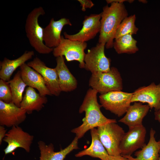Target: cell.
<instances>
[{"mask_svg": "<svg viewBox=\"0 0 160 160\" xmlns=\"http://www.w3.org/2000/svg\"><path fill=\"white\" fill-rule=\"evenodd\" d=\"M20 71L22 78L27 86L36 89L41 95H52L42 76L27 64L22 65Z\"/></svg>", "mask_w": 160, "mask_h": 160, "instance_id": "obj_16", "label": "cell"}, {"mask_svg": "<svg viewBox=\"0 0 160 160\" xmlns=\"http://www.w3.org/2000/svg\"><path fill=\"white\" fill-rule=\"evenodd\" d=\"M116 123H108L97 129L100 139L108 154L114 156L121 155L120 144L125 133Z\"/></svg>", "mask_w": 160, "mask_h": 160, "instance_id": "obj_5", "label": "cell"}, {"mask_svg": "<svg viewBox=\"0 0 160 160\" xmlns=\"http://www.w3.org/2000/svg\"><path fill=\"white\" fill-rule=\"evenodd\" d=\"M25 92L20 107L25 110L28 114L34 111H39L47 102L46 96L37 93L33 88L28 87Z\"/></svg>", "mask_w": 160, "mask_h": 160, "instance_id": "obj_22", "label": "cell"}, {"mask_svg": "<svg viewBox=\"0 0 160 160\" xmlns=\"http://www.w3.org/2000/svg\"><path fill=\"white\" fill-rule=\"evenodd\" d=\"M137 41L130 34L123 36L115 39L113 47L118 54H132L138 51Z\"/></svg>", "mask_w": 160, "mask_h": 160, "instance_id": "obj_24", "label": "cell"}, {"mask_svg": "<svg viewBox=\"0 0 160 160\" xmlns=\"http://www.w3.org/2000/svg\"><path fill=\"white\" fill-rule=\"evenodd\" d=\"M89 86L100 95L113 91H121L122 79L118 69L111 67L108 71L92 73Z\"/></svg>", "mask_w": 160, "mask_h": 160, "instance_id": "obj_4", "label": "cell"}, {"mask_svg": "<svg viewBox=\"0 0 160 160\" xmlns=\"http://www.w3.org/2000/svg\"><path fill=\"white\" fill-rule=\"evenodd\" d=\"M7 82L12 91V103L20 107L23 98V94L27 86L22 78L20 71H18L13 78Z\"/></svg>", "mask_w": 160, "mask_h": 160, "instance_id": "obj_25", "label": "cell"}, {"mask_svg": "<svg viewBox=\"0 0 160 160\" xmlns=\"http://www.w3.org/2000/svg\"><path fill=\"white\" fill-rule=\"evenodd\" d=\"M134 1L133 0H106V2L108 4H110L112 2H115L119 3H122L124 2H128L129 3H131Z\"/></svg>", "mask_w": 160, "mask_h": 160, "instance_id": "obj_30", "label": "cell"}, {"mask_svg": "<svg viewBox=\"0 0 160 160\" xmlns=\"http://www.w3.org/2000/svg\"><path fill=\"white\" fill-rule=\"evenodd\" d=\"M136 19L135 15L127 16L124 18L116 31L115 39L127 34H136L138 29L135 24Z\"/></svg>", "mask_w": 160, "mask_h": 160, "instance_id": "obj_26", "label": "cell"}, {"mask_svg": "<svg viewBox=\"0 0 160 160\" xmlns=\"http://www.w3.org/2000/svg\"><path fill=\"white\" fill-rule=\"evenodd\" d=\"M87 47L86 42L70 40L62 36L60 44L53 49L52 53L56 57L64 56L67 61H78L79 67L84 68V50Z\"/></svg>", "mask_w": 160, "mask_h": 160, "instance_id": "obj_6", "label": "cell"}, {"mask_svg": "<svg viewBox=\"0 0 160 160\" xmlns=\"http://www.w3.org/2000/svg\"><path fill=\"white\" fill-rule=\"evenodd\" d=\"M140 2H141L143 3H146L147 1L146 0H139Z\"/></svg>", "mask_w": 160, "mask_h": 160, "instance_id": "obj_33", "label": "cell"}, {"mask_svg": "<svg viewBox=\"0 0 160 160\" xmlns=\"http://www.w3.org/2000/svg\"><path fill=\"white\" fill-rule=\"evenodd\" d=\"M72 25L69 20L62 18L56 21L52 18L49 24L43 28V39L45 45L47 47L53 49L60 44L62 31L65 25Z\"/></svg>", "mask_w": 160, "mask_h": 160, "instance_id": "obj_15", "label": "cell"}, {"mask_svg": "<svg viewBox=\"0 0 160 160\" xmlns=\"http://www.w3.org/2000/svg\"><path fill=\"white\" fill-rule=\"evenodd\" d=\"M33 136L24 131L18 126H14L7 132L3 141L7 143L4 151L5 155L13 152L18 148L30 152Z\"/></svg>", "mask_w": 160, "mask_h": 160, "instance_id": "obj_10", "label": "cell"}, {"mask_svg": "<svg viewBox=\"0 0 160 160\" xmlns=\"http://www.w3.org/2000/svg\"><path fill=\"white\" fill-rule=\"evenodd\" d=\"M155 131L151 128L150 139L148 144L141 150L136 151L134 158L131 156H123L130 160H158L160 151V141H157L155 137Z\"/></svg>", "mask_w": 160, "mask_h": 160, "instance_id": "obj_20", "label": "cell"}, {"mask_svg": "<svg viewBox=\"0 0 160 160\" xmlns=\"http://www.w3.org/2000/svg\"><path fill=\"white\" fill-rule=\"evenodd\" d=\"M78 139L76 136L68 146L57 152L54 151L52 144L47 145L42 141H39L38 142L40 153L39 160H64L66 156L72 151L79 148Z\"/></svg>", "mask_w": 160, "mask_h": 160, "instance_id": "obj_17", "label": "cell"}, {"mask_svg": "<svg viewBox=\"0 0 160 160\" xmlns=\"http://www.w3.org/2000/svg\"><path fill=\"white\" fill-rule=\"evenodd\" d=\"M158 160H160V151H159V157Z\"/></svg>", "mask_w": 160, "mask_h": 160, "instance_id": "obj_34", "label": "cell"}, {"mask_svg": "<svg viewBox=\"0 0 160 160\" xmlns=\"http://www.w3.org/2000/svg\"><path fill=\"white\" fill-rule=\"evenodd\" d=\"M155 119L160 123V110L154 112Z\"/></svg>", "mask_w": 160, "mask_h": 160, "instance_id": "obj_32", "label": "cell"}, {"mask_svg": "<svg viewBox=\"0 0 160 160\" xmlns=\"http://www.w3.org/2000/svg\"><path fill=\"white\" fill-rule=\"evenodd\" d=\"M34 54L33 51H26L20 56L14 60L4 58L0 63L1 79L7 82L9 81L11 76L16 69L31 59Z\"/></svg>", "mask_w": 160, "mask_h": 160, "instance_id": "obj_23", "label": "cell"}, {"mask_svg": "<svg viewBox=\"0 0 160 160\" xmlns=\"http://www.w3.org/2000/svg\"><path fill=\"white\" fill-rule=\"evenodd\" d=\"M101 14H92L85 16L83 22V27L77 33L73 35L64 32L65 38L73 40L86 42L93 39L100 29Z\"/></svg>", "mask_w": 160, "mask_h": 160, "instance_id": "obj_11", "label": "cell"}, {"mask_svg": "<svg viewBox=\"0 0 160 160\" xmlns=\"http://www.w3.org/2000/svg\"><path fill=\"white\" fill-rule=\"evenodd\" d=\"M146 130L143 125L129 128L125 133L121 142V155L131 156L137 150L142 148L145 143Z\"/></svg>", "mask_w": 160, "mask_h": 160, "instance_id": "obj_9", "label": "cell"}, {"mask_svg": "<svg viewBox=\"0 0 160 160\" xmlns=\"http://www.w3.org/2000/svg\"><path fill=\"white\" fill-rule=\"evenodd\" d=\"M105 44L98 43L88 50L84 57V68L92 73L110 71L111 59L105 55Z\"/></svg>", "mask_w": 160, "mask_h": 160, "instance_id": "obj_8", "label": "cell"}, {"mask_svg": "<svg viewBox=\"0 0 160 160\" xmlns=\"http://www.w3.org/2000/svg\"><path fill=\"white\" fill-rule=\"evenodd\" d=\"M26 111L12 102L6 103L0 100V125L7 127L18 126L26 117Z\"/></svg>", "mask_w": 160, "mask_h": 160, "instance_id": "obj_14", "label": "cell"}, {"mask_svg": "<svg viewBox=\"0 0 160 160\" xmlns=\"http://www.w3.org/2000/svg\"><path fill=\"white\" fill-rule=\"evenodd\" d=\"M97 93L96 91L92 88L88 89L79 108V113H85L82 123L71 130L79 139L82 137L89 130L108 123H116V119L106 118L101 112V105L97 101Z\"/></svg>", "mask_w": 160, "mask_h": 160, "instance_id": "obj_1", "label": "cell"}, {"mask_svg": "<svg viewBox=\"0 0 160 160\" xmlns=\"http://www.w3.org/2000/svg\"><path fill=\"white\" fill-rule=\"evenodd\" d=\"M132 93L131 103H147L151 109L154 108L155 111L160 110V83L156 85L153 82L139 87Z\"/></svg>", "mask_w": 160, "mask_h": 160, "instance_id": "obj_13", "label": "cell"}, {"mask_svg": "<svg viewBox=\"0 0 160 160\" xmlns=\"http://www.w3.org/2000/svg\"><path fill=\"white\" fill-rule=\"evenodd\" d=\"M159 141H160V140H159Z\"/></svg>", "mask_w": 160, "mask_h": 160, "instance_id": "obj_35", "label": "cell"}, {"mask_svg": "<svg viewBox=\"0 0 160 160\" xmlns=\"http://www.w3.org/2000/svg\"><path fill=\"white\" fill-rule=\"evenodd\" d=\"M111 160H130L121 155L119 156H113Z\"/></svg>", "mask_w": 160, "mask_h": 160, "instance_id": "obj_31", "label": "cell"}, {"mask_svg": "<svg viewBox=\"0 0 160 160\" xmlns=\"http://www.w3.org/2000/svg\"><path fill=\"white\" fill-rule=\"evenodd\" d=\"M0 100L6 103L12 102V95L9 83L2 79L0 80Z\"/></svg>", "mask_w": 160, "mask_h": 160, "instance_id": "obj_27", "label": "cell"}, {"mask_svg": "<svg viewBox=\"0 0 160 160\" xmlns=\"http://www.w3.org/2000/svg\"><path fill=\"white\" fill-rule=\"evenodd\" d=\"M132 93L115 91L100 95L99 97L102 107L118 117L126 113L131 105Z\"/></svg>", "mask_w": 160, "mask_h": 160, "instance_id": "obj_7", "label": "cell"}, {"mask_svg": "<svg viewBox=\"0 0 160 160\" xmlns=\"http://www.w3.org/2000/svg\"><path fill=\"white\" fill-rule=\"evenodd\" d=\"M103 8L101 13L100 29L99 43L105 44L106 49L113 47L116 31L121 22L128 16L123 3L113 2Z\"/></svg>", "mask_w": 160, "mask_h": 160, "instance_id": "obj_2", "label": "cell"}, {"mask_svg": "<svg viewBox=\"0 0 160 160\" xmlns=\"http://www.w3.org/2000/svg\"><path fill=\"white\" fill-rule=\"evenodd\" d=\"M7 130L4 127L0 125V145L2 144V141L7 133Z\"/></svg>", "mask_w": 160, "mask_h": 160, "instance_id": "obj_29", "label": "cell"}, {"mask_svg": "<svg viewBox=\"0 0 160 160\" xmlns=\"http://www.w3.org/2000/svg\"><path fill=\"white\" fill-rule=\"evenodd\" d=\"M78 1L80 4L81 6L82 7L81 10L83 11H85L87 8H91L94 5L90 0H78Z\"/></svg>", "mask_w": 160, "mask_h": 160, "instance_id": "obj_28", "label": "cell"}, {"mask_svg": "<svg viewBox=\"0 0 160 160\" xmlns=\"http://www.w3.org/2000/svg\"><path fill=\"white\" fill-rule=\"evenodd\" d=\"M92 141L90 146L87 148L81 151L75 155L77 157L84 156L98 158L101 160H111L113 156L109 155L101 142L99 138L97 129L90 130Z\"/></svg>", "mask_w": 160, "mask_h": 160, "instance_id": "obj_21", "label": "cell"}, {"mask_svg": "<svg viewBox=\"0 0 160 160\" xmlns=\"http://www.w3.org/2000/svg\"><path fill=\"white\" fill-rule=\"evenodd\" d=\"M27 65L40 74L44 79L47 88L52 95L58 96L61 92L55 68L47 67L37 57L27 63Z\"/></svg>", "mask_w": 160, "mask_h": 160, "instance_id": "obj_12", "label": "cell"}, {"mask_svg": "<svg viewBox=\"0 0 160 160\" xmlns=\"http://www.w3.org/2000/svg\"><path fill=\"white\" fill-rule=\"evenodd\" d=\"M64 60V56L56 57L57 65L55 68L57 73L61 91L69 92L76 89L77 81L69 71Z\"/></svg>", "mask_w": 160, "mask_h": 160, "instance_id": "obj_19", "label": "cell"}, {"mask_svg": "<svg viewBox=\"0 0 160 160\" xmlns=\"http://www.w3.org/2000/svg\"><path fill=\"white\" fill-rule=\"evenodd\" d=\"M150 108L148 104L143 105L140 102H135L129 106L125 115L119 122L126 124L129 128L141 126L143 125V119Z\"/></svg>", "mask_w": 160, "mask_h": 160, "instance_id": "obj_18", "label": "cell"}, {"mask_svg": "<svg viewBox=\"0 0 160 160\" xmlns=\"http://www.w3.org/2000/svg\"><path fill=\"white\" fill-rule=\"evenodd\" d=\"M45 13L41 7L34 8L28 15L25 25L26 35L30 45L37 52L43 54H49L53 50L45 44L43 39V28L38 22L39 16Z\"/></svg>", "mask_w": 160, "mask_h": 160, "instance_id": "obj_3", "label": "cell"}]
</instances>
